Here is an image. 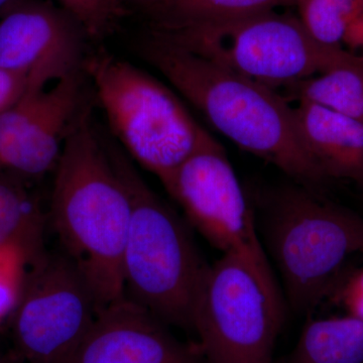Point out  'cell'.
<instances>
[{"label":"cell","mask_w":363,"mask_h":363,"mask_svg":"<svg viewBox=\"0 0 363 363\" xmlns=\"http://www.w3.org/2000/svg\"><path fill=\"white\" fill-rule=\"evenodd\" d=\"M138 52L241 150L274 164L314 192L328 179L306 149L295 109L274 88L152 30L138 45Z\"/></svg>","instance_id":"1"},{"label":"cell","mask_w":363,"mask_h":363,"mask_svg":"<svg viewBox=\"0 0 363 363\" xmlns=\"http://www.w3.org/2000/svg\"><path fill=\"white\" fill-rule=\"evenodd\" d=\"M54 171L52 226L104 310L125 296L123 257L130 201L88 107L69 130Z\"/></svg>","instance_id":"2"},{"label":"cell","mask_w":363,"mask_h":363,"mask_svg":"<svg viewBox=\"0 0 363 363\" xmlns=\"http://www.w3.org/2000/svg\"><path fill=\"white\" fill-rule=\"evenodd\" d=\"M104 140L130 201L124 294L169 326L192 331L196 297L208 264L187 222L152 190L116 140Z\"/></svg>","instance_id":"3"},{"label":"cell","mask_w":363,"mask_h":363,"mask_svg":"<svg viewBox=\"0 0 363 363\" xmlns=\"http://www.w3.org/2000/svg\"><path fill=\"white\" fill-rule=\"evenodd\" d=\"M83 70L119 145L164 188L213 138L173 90L130 62L100 50L86 57Z\"/></svg>","instance_id":"4"},{"label":"cell","mask_w":363,"mask_h":363,"mask_svg":"<svg viewBox=\"0 0 363 363\" xmlns=\"http://www.w3.org/2000/svg\"><path fill=\"white\" fill-rule=\"evenodd\" d=\"M269 250L291 307L308 313L346 259L363 250V218L295 185L274 190L264 217Z\"/></svg>","instance_id":"5"},{"label":"cell","mask_w":363,"mask_h":363,"mask_svg":"<svg viewBox=\"0 0 363 363\" xmlns=\"http://www.w3.org/2000/svg\"><path fill=\"white\" fill-rule=\"evenodd\" d=\"M284 311L272 269L223 255L208 264L198 289L196 345L205 363H272Z\"/></svg>","instance_id":"6"},{"label":"cell","mask_w":363,"mask_h":363,"mask_svg":"<svg viewBox=\"0 0 363 363\" xmlns=\"http://www.w3.org/2000/svg\"><path fill=\"white\" fill-rule=\"evenodd\" d=\"M155 33L274 89L320 75L357 57L343 48L320 44L298 16L274 11Z\"/></svg>","instance_id":"7"},{"label":"cell","mask_w":363,"mask_h":363,"mask_svg":"<svg viewBox=\"0 0 363 363\" xmlns=\"http://www.w3.org/2000/svg\"><path fill=\"white\" fill-rule=\"evenodd\" d=\"M32 267L13 314L16 357L26 363H62L102 308L84 274L63 250L45 252Z\"/></svg>","instance_id":"8"},{"label":"cell","mask_w":363,"mask_h":363,"mask_svg":"<svg viewBox=\"0 0 363 363\" xmlns=\"http://www.w3.org/2000/svg\"><path fill=\"white\" fill-rule=\"evenodd\" d=\"M191 226L223 255L271 269L255 214L225 150L212 138L177 169L166 188Z\"/></svg>","instance_id":"9"},{"label":"cell","mask_w":363,"mask_h":363,"mask_svg":"<svg viewBox=\"0 0 363 363\" xmlns=\"http://www.w3.org/2000/svg\"><path fill=\"white\" fill-rule=\"evenodd\" d=\"M84 38L62 7L16 2L0 20V67L28 76L30 90L45 89L83 72Z\"/></svg>","instance_id":"10"},{"label":"cell","mask_w":363,"mask_h":363,"mask_svg":"<svg viewBox=\"0 0 363 363\" xmlns=\"http://www.w3.org/2000/svg\"><path fill=\"white\" fill-rule=\"evenodd\" d=\"M82 72L28 90L0 113V164L28 177L56 168L64 143L80 113Z\"/></svg>","instance_id":"11"},{"label":"cell","mask_w":363,"mask_h":363,"mask_svg":"<svg viewBox=\"0 0 363 363\" xmlns=\"http://www.w3.org/2000/svg\"><path fill=\"white\" fill-rule=\"evenodd\" d=\"M62 363H205L195 344L126 296L99 313Z\"/></svg>","instance_id":"12"},{"label":"cell","mask_w":363,"mask_h":363,"mask_svg":"<svg viewBox=\"0 0 363 363\" xmlns=\"http://www.w3.org/2000/svg\"><path fill=\"white\" fill-rule=\"evenodd\" d=\"M298 102V130L325 176L363 184V123L314 102Z\"/></svg>","instance_id":"13"},{"label":"cell","mask_w":363,"mask_h":363,"mask_svg":"<svg viewBox=\"0 0 363 363\" xmlns=\"http://www.w3.org/2000/svg\"><path fill=\"white\" fill-rule=\"evenodd\" d=\"M288 363H363V322L350 315L311 320Z\"/></svg>","instance_id":"14"},{"label":"cell","mask_w":363,"mask_h":363,"mask_svg":"<svg viewBox=\"0 0 363 363\" xmlns=\"http://www.w3.org/2000/svg\"><path fill=\"white\" fill-rule=\"evenodd\" d=\"M298 0H167L149 14L152 30L173 33L296 6Z\"/></svg>","instance_id":"15"},{"label":"cell","mask_w":363,"mask_h":363,"mask_svg":"<svg viewBox=\"0 0 363 363\" xmlns=\"http://www.w3.org/2000/svg\"><path fill=\"white\" fill-rule=\"evenodd\" d=\"M286 100L314 102L363 123V57L283 86Z\"/></svg>","instance_id":"16"},{"label":"cell","mask_w":363,"mask_h":363,"mask_svg":"<svg viewBox=\"0 0 363 363\" xmlns=\"http://www.w3.org/2000/svg\"><path fill=\"white\" fill-rule=\"evenodd\" d=\"M45 218L39 204L13 182L0 180V247L20 243L30 264L44 255Z\"/></svg>","instance_id":"17"},{"label":"cell","mask_w":363,"mask_h":363,"mask_svg":"<svg viewBox=\"0 0 363 363\" xmlns=\"http://www.w3.org/2000/svg\"><path fill=\"white\" fill-rule=\"evenodd\" d=\"M301 23L313 39L342 48L350 26L363 13V0H298Z\"/></svg>","instance_id":"18"},{"label":"cell","mask_w":363,"mask_h":363,"mask_svg":"<svg viewBox=\"0 0 363 363\" xmlns=\"http://www.w3.org/2000/svg\"><path fill=\"white\" fill-rule=\"evenodd\" d=\"M62 9L70 14L91 40L111 35L119 21L128 13L121 0H59Z\"/></svg>","instance_id":"19"},{"label":"cell","mask_w":363,"mask_h":363,"mask_svg":"<svg viewBox=\"0 0 363 363\" xmlns=\"http://www.w3.org/2000/svg\"><path fill=\"white\" fill-rule=\"evenodd\" d=\"M30 255L20 243L0 247V324L13 316L25 285Z\"/></svg>","instance_id":"20"},{"label":"cell","mask_w":363,"mask_h":363,"mask_svg":"<svg viewBox=\"0 0 363 363\" xmlns=\"http://www.w3.org/2000/svg\"><path fill=\"white\" fill-rule=\"evenodd\" d=\"M28 90V76L0 67V113L13 106Z\"/></svg>","instance_id":"21"},{"label":"cell","mask_w":363,"mask_h":363,"mask_svg":"<svg viewBox=\"0 0 363 363\" xmlns=\"http://www.w3.org/2000/svg\"><path fill=\"white\" fill-rule=\"evenodd\" d=\"M338 300L347 315L363 322V267L347 279L338 292Z\"/></svg>","instance_id":"22"},{"label":"cell","mask_w":363,"mask_h":363,"mask_svg":"<svg viewBox=\"0 0 363 363\" xmlns=\"http://www.w3.org/2000/svg\"><path fill=\"white\" fill-rule=\"evenodd\" d=\"M343 45L348 48V51L352 54L362 52L359 56L363 57V13L348 28Z\"/></svg>","instance_id":"23"},{"label":"cell","mask_w":363,"mask_h":363,"mask_svg":"<svg viewBox=\"0 0 363 363\" xmlns=\"http://www.w3.org/2000/svg\"><path fill=\"white\" fill-rule=\"evenodd\" d=\"M126 7H136L149 16L167 0H121Z\"/></svg>","instance_id":"24"},{"label":"cell","mask_w":363,"mask_h":363,"mask_svg":"<svg viewBox=\"0 0 363 363\" xmlns=\"http://www.w3.org/2000/svg\"><path fill=\"white\" fill-rule=\"evenodd\" d=\"M16 2H18V0H0V13L9 11Z\"/></svg>","instance_id":"25"},{"label":"cell","mask_w":363,"mask_h":363,"mask_svg":"<svg viewBox=\"0 0 363 363\" xmlns=\"http://www.w3.org/2000/svg\"><path fill=\"white\" fill-rule=\"evenodd\" d=\"M0 363H26L18 358V357L14 358L0 357Z\"/></svg>","instance_id":"26"}]
</instances>
